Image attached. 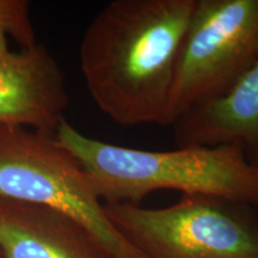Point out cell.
Masks as SVG:
<instances>
[{
    "label": "cell",
    "mask_w": 258,
    "mask_h": 258,
    "mask_svg": "<svg viewBox=\"0 0 258 258\" xmlns=\"http://www.w3.org/2000/svg\"><path fill=\"white\" fill-rule=\"evenodd\" d=\"M198 0H114L79 48L95 104L116 124L165 125L177 62Z\"/></svg>",
    "instance_id": "6da1fadb"
},
{
    "label": "cell",
    "mask_w": 258,
    "mask_h": 258,
    "mask_svg": "<svg viewBox=\"0 0 258 258\" xmlns=\"http://www.w3.org/2000/svg\"><path fill=\"white\" fill-rule=\"evenodd\" d=\"M54 138L79 161L103 203L140 205L151 192L178 190L258 207V166L238 145L143 150L88 137L67 120Z\"/></svg>",
    "instance_id": "7a4b0ae2"
},
{
    "label": "cell",
    "mask_w": 258,
    "mask_h": 258,
    "mask_svg": "<svg viewBox=\"0 0 258 258\" xmlns=\"http://www.w3.org/2000/svg\"><path fill=\"white\" fill-rule=\"evenodd\" d=\"M103 205L116 230L148 258H258L251 205L208 195H182L163 208Z\"/></svg>",
    "instance_id": "3957f363"
},
{
    "label": "cell",
    "mask_w": 258,
    "mask_h": 258,
    "mask_svg": "<svg viewBox=\"0 0 258 258\" xmlns=\"http://www.w3.org/2000/svg\"><path fill=\"white\" fill-rule=\"evenodd\" d=\"M0 199L44 206L69 215L115 258H148L114 227L83 166L55 138L0 124Z\"/></svg>",
    "instance_id": "277c9868"
},
{
    "label": "cell",
    "mask_w": 258,
    "mask_h": 258,
    "mask_svg": "<svg viewBox=\"0 0 258 258\" xmlns=\"http://www.w3.org/2000/svg\"><path fill=\"white\" fill-rule=\"evenodd\" d=\"M258 60V0H198L177 62L165 125L224 96Z\"/></svg>",
    "instance_id": "5b68a950"
},
{
    "label": "cell",
    "mask_w": 258,
    "mask_h": 258,
    "mask_svg": "<svg viewBox=\"0 0 258 258\" xmlns=\"http://www.w3.org/2000/svg\"><path fill=\"white\" fill-rule=\"evenodd\" d=\"M69 105L62 70L46 47L0 55V124L54 138Z\"/></svg>",
    "instance_id": "8992f818"
},
{
    "label": "cell",
    "mask_w": 258,
    "mask_h": 258,
    "mask_svg": "<svg viewBox=\"0 0 258 258\" xmlns=\"http://www.w3.org/2000/svg\"><path fill=\"white\" fill-rule=\"evenodd\" d=\"M3 258H115L88 228L44 206L0 199Z\"/></svg>",
    "instance_id": "52a82bcc"
},
{
    "label": "cell",
    "mask_w": 258,
    "mask_h": 258,
    "mask_svg": "<svg viewBox=\"0 0 258 258\" xmlns=\"http://www.w3.org/2000/svg\"><path fill=\"white\" fill-rule=\"evenodd\" d=\"M171 127L178 147L238 145L258 166V60L226 95L191 109Z\"/></svg>",
    "instance_id": "ba28073f"
},
{
    "label": "cell",
    "mask_w": 258,
    "mask_h": 258,
    "mask_svg": "<svg viewBox=\"0 0 258 258\" xmlns=\"http://www.w3.org/2000/svg\"><path fill=\"white\" fill-rule=\"evenodd\" d=\"M9 36L17 42L19 49H28L38 43L27 0H0V55L11 50Z\"/></svg>",
    "instance_id": "9c48e42d"
},
{
    "label": "cell",
    "mask_w": 258,
    "mask_h": 258,
    "mask_svg": "<svg viewBox=\"0 0 258 258\" xmlns=\"http://www.w3.org/2000/svg\"><path fill=\"white\" fill-rule=\"evenodd\" d=\"M0 258H3V257H2V253H0Z\"/></svg>",
    "instance_id": "30bf717a"
}]
</instances>
